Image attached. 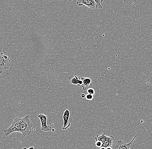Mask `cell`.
<instances>
[{"label": "cell", "instance_id": "1", "mask_svg": "<svg viewBox=\"0 0 152 149\" xmlns=\"http://www.w3.org/2000/svg\"><path fill=\"white\" fill-rule=\"evenodd\" d=\"M19 121L20 126L21 133L23 136H27L31 134V130L33 124L29 119V116H26L22 118H19Z\"/></svg>", "mask_w": 152, "mask_h": 149}, {"label": "cell", "instance_id": "4", "mask_svg": "<svg viewBox=\"0 0 152 149\" xmlns=\"http://www.w3.org/2000/svg\"><path fill=\"white\" fill-rule=\"evenodd\" d=\"M136 136H135L132 141L127 143L121 140H118L113 143L112 148L113 149H130L131 145L135 139Z\"/></svg>", "mask_w": 152, "mask_h": 149}, {"label": "cell", "instance_id": "11", "mask_svg": "<svg viewBox=\"0 0 152 149\" xmlns=\"http://www.w3.org/2000/svg\"><path fill=\"white\" fill-rule=\"evenodd\" d=\"M105 133H104L101 135H97L95 138L96 141H100L103 144L104 140L106 139V137H107V136L105 135Z\"/></svg>", "mask_w": 152, "mask_h": 149}, {"label": "cell", "instance_id": "18", "mask_svg": "<svg viewBox=\"0 0 152 149\" xmlns=\"http://www.w3.org/2000/svg\"><path fill=\"white\" fill-rule=\"evenodd\" d=\"M99 149H106V148H103V147H101Z\"/></svg>", "mask_w": 152, "mask_h": 149}, {"label": "cell", "instance_id": "8", "mask_svg": "<svg viewBox=\"0 0 152 149\" xmlns=\"http://www.w3.org/2000/svg\"><path fill=\"white\" fill-rule=\"evenodd\" d=\"M70 83L73 85H81L83 81L81 78L76 75H71L68 78Z\"/></svg>", "mask_w": 152, "mask_h": 149}, {"label": "cell", "instance_id": "3", "mask_svg": "<svg viewBox=\"0 0 152 149\" xmlns=\"http://www.w3.org/2000/svg\"><path fill=\"white\" fill-rule=\"evenodd\" d=\"M4 133L5 136H7L11 134V133L18 132L21 133L20 126V121H19V118H15L14 121L12 122L11 126L8 129L4 130L3 131Z\"/></svg>", "mask_w": 152, "mask_h": 149}, {"label": "cell", "instance_id": "14", "mask_svg": "<svg viewBox=\"0 0 152 149\" xmlns=\"http://www.w3.org/2000/svg\"><path fill=\"white\" fill-rule=\"evenodd\" d=\"M86 99L88 101H91L93 100L94 99V95H93L90 94H86Z\"/></svg>", "mask_w": 152, "mask_h": 149}, {"label": "cell", "instance_id": "12", "mask_svg": "<svg viewBox=\"0 0 152 149\" xmlns=\"http://www.w3.org/2000/svg\"><path fill=\"white\" fill-rule=\"evenodd\" d=\"M96 3V9H102V3L103 2V0H94Z\"/></svg>", "mask_w": 152, "mask_h": 149}, {"label": "cell", "instance_id": "6", "mask_svg": "<svg viewBox=\"0 0 152 149\" xmlns=\"http://www.w3.org/2000/svg\"><path fill=\"white\" fill-rule=\"evenodd\" d=\"M77 4L80 7L85 5L93 9L96 8V3L94 0H77Z\"/></svg>", "mask_w": 152, "mask_h": 149}, {"label": "cell", "instance_id": "7", "mask_svg": "<svg viewBox=\"0 0 152 149\" xmlns=\"http://www.w3.org/2000/svg\"><path fill=\"white\" fill-rule=\"evenodd\" d=\"M70 116V111L68 110H66L64 113L63 116L64 120V126L62 127V129L63 130H65L71 126V122L69 121Z\"/></svg>", "mask_w": 152, "mask_h": 149}, {"label": "cell", "instance_id": "5", "mask_svg": "<svg viewBox=\"0 0 152 149\" xmlns=\"http://www.w3.org/2000/svg\"><path fill=\"white\" fill-rule=\"evenodd\" d=\"M40 120L41 127L42 131L44 132H48V131H52L53 128L51 126H48L47 125V121L48 116L43 114H39L37 116Z\"/></svg>", "mask_w": 152, "mask_h": 149}, {"label": "cell", "instance_id": "16", "mask_svg": "<svg viewBox=\"0 0 152 149\" xmlns=\"http://www.w3.org/2000/svg\"><path fill=\"white\" fill-rule=\"evenodd\" d=\"M81 97L82 98H85L86 97V94H85L82 93L81 94Z\"/></svg>", "mask_w": 152, "mask_h": 149}, {"label": "cell", "instance_id": "13", "mask_svg": "<svg viewBox=\"0 0 152 149\" xmlns=\"http://www.w3.org/2000/svg\"><path fill=\"white\" fill-rule=\"evenodd\" d=\"M87 94H90L94 95L95 94V91L94 89L92 88H89L86 90Z\"/></svg>", "mask_w": 152, "mask_h": 149}, {"label": "cell", "instance_id": "10", "mask_svg": "<svg viewBox=\"0 0 152 149\" xmlns=\"http://www.w3.org/2000/svg\"><path fill=\"white\" fill-rule=\"evenodd\" d=\"M115 140V137L113 136H107L106 139L102 144V147L107 148L109 147H112L113 145V141Z\"/></svg>", "mask_w": 152, "mask_h": 149}, {"label": "cell", "instance_id": "2", "mask_svg": "<svg viewBox=\"0 0 152 149\" xmlns=\"http://www.w3.org/2000/svg\"><path fill=\"white\" fill-rule=\"evenodd\" d=\"M11 65V60L6 55L0 53V74L9 70Z\"/></svg>", "mask_w": 152, "mask_h": 149}, {"label": "cell", "instance_id": "17", "mask_svg": "<svg viewBox=\"0 0 152 149\" xmlns=\"http://www.w3.org/2000/svg\"><path fill=\"white\" fill-rule=\"evenodd\" d=\"M22 149H35L34 147H30V148H23Z\"/></svg>", "mask_w": 152, "mask_h": 149}, {"label": "cell", "instance_id": "15", "mask_svg": "<svg viewBox=\"0 0 152 149\" xmlns=\"http://www.w3.org/2000/svg\"><path fill=\"white\" fill-rule=\"evenodd\" d=\"M102 144L101 142L99 141H96L95 142V146L96 147L97 149H99L102 146Z\"/></svg>", "mask_w": 152, "mask_h": 149}, {"label": "cell", "instance_id": "9", "mask_svg": "<svg viewBox=\"0 0 152 149\" xmlns=\"http://www.w3.org/2000/svg\"><path fill=\"white\" fill-rule=\"evenodd\" d=\"M81 78L83 81L82 84L81 86L83 90L84 91L92 86V81L90 78L86 77H82Z\"/></svg>", "mask_w": 152, "mask_h": 149}]
</instances>
